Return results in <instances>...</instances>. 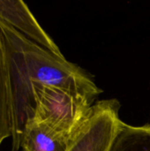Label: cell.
<instances>
[{"label": "cell", "instance_id": "8992f818", "mask_svg": "<svg viewBox=\"0 0 150 151\" xmlns=\"http://www.w3.org/2000/svg\"><path fill=\"white\" fill-rule=\"evenodd\" d=\"M109 151H150V125L134 127L123 122Z\"/></svg>", "mask_w": 150, "mask_h": 151}, {"label": "cell", "instance_id": "3957f363", "mask_svg": "<svg viewBox=\"0 0 150 151\" xmlns=\"http://www.w3.org/2000/svg\"><path fill=\"white\" fill-rule=\"evenodd\" d=\"M0 20L55 55L64 57L58 46L40 26L23 1L0 0Z\"/></svg>", "mask_w": 150, "mask_h": 151}, {"label": "cell", "instance_id": "5b68a950", "mask_svg": "<svg viewBox=\"0 0 150 151\" xmlns=\"http://www.w3.org/2000/svg\"><path fill=\"white\" fill-rule=\"evenodd\" d=\"M15 110L11 79L4 42L0 33V145L15 134Z\"/></svg>", "mask_w": 150, "mask_h": 151}, {"label": "cell", "instance_id": "6da1fadb", "mask_svg": "<svg viewBox=\"0 0 150 151\" xmlns=\"http://www.w3.org/2000/svg\"><path fill=\"white\" fill-rule=\"evenodd\" d=\"M0 33L6 50L14 99L16 127L12 151H18L25 123L34 115V86L65 88L86 96L92 103L102 90L80 67L65 57L55 55L1 20Z\"/></svg>", "mask_w": 150, "mask_h": 151}, {"label": "cell", "instance_id": "277c9868", "mask_svg": "<svg viewBox=\"0 0 150 151\" xmlns=\"http://www.w3.org/2000/svg\"><path fill=\"white\" fill-rule=\"evenodd\" d=\"M72 138L30 118L25 123L20 147L23 151H68Z\"/></svg>", "mask_w": 150, "mask_h": 151}, {"label": "cell", "instance_id": "7a4b0ae2", "mask_svg": "<svg viewBox=\"0 0 150 151\" xmlns=\"http://www.w3.org/2000/svg\"><path fill=\"white\" fill-rule=\"evenodd\" d=\"M34 99L32 118L71 138L86 122L94 105L84 96L52 86H34Z\"/></svg>", "mask_w": 150, "mask_h": 151}]
</instances>
